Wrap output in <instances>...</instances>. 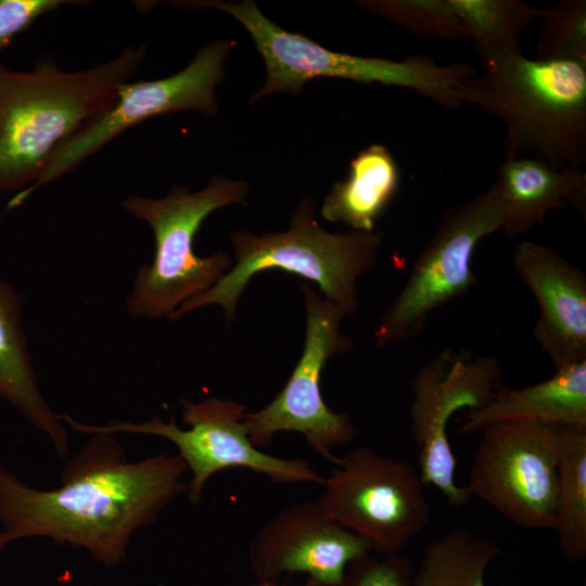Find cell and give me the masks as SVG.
<instances>
[{
  "instance_id": "2e32d148",
  "label": "cell",
  "mask_w": 586,
  "mask_h": 586,
  "mask_svg": "<svg viewBox=\"0 0 586 586\" xmlns=\"http://www.w3.org/2000/svg\"><path fill=\"white\" fill-rule=\"evenodd\" d=\"M500 422L586 428V359L556 369L534 385L500 386L487 404L467 411L459 432L471 434Z\"/></svg>"
},
{
  "instance_id": "4316f807",
  "label": "cell",
  "mask_w": 586,
  "mask_h": 586,
  "mask_svg": "<svg viewBox=\"0 0 586 586\" xmlns=\"http://www.w3.org/2000/svg\"><path fill=\"white\" fill-rule=\"evenodd\" d=\"M257 586H276V584L272 581H259Z\"/></svg>"
},
{
  "instance_id": "cb8c5ba5",
  "label": "cell",
  "mask_w": 586,
  "mask_h": 586,
  "mask_svg": "<svg viewBox=\"0 0 586 586\" xmlns=\"http://www.w3.org/2000/svg\"><path fill=\"white\" fill-rule=\"evenodd\" d=\"M542 18L537 59L586 63V1H560L544 11Z\"/></svg>"
},
{
  "instance_id": "7a4b0ae2",
  "label": "cell",
  "mask_w": 586,
  "mask_h": 586,
  "mask_svg": "<svg viewBox=\"0 0 586 586\" xmlns=\"http://www.w3.org/2000/svg\"><path fill=\"white\" fill-rule=\"evenodd\" d=\"M145 58L126 48L95 66L65 72L51 63L0 73V191L24 190L43 174L55 151L109 109Z\"/></svg>"
},
{
  "instance_id": "5bb4252c",
  "label": "cell",
  "mask_w": 586,
  "mask_h": 586,
  "mask_svg": "<svg viewBox=\"0 0 586 586\" xmlns=\"http://www.w3.org/2000/svg\"><path fill=\"white\" fill-rule=\"evenodd\" d=\"M371 551L367 539L331 519L316 499L288 506L264 523L247 557L259 581L303 573L316 586H337L347 565Z\"/></svg>"
},
{
  "instance_id": "e0dca14e",
  "label": "cell",
  "mask_w": 586,
  "mask_h": 586,
  "mask_svg": "<svg viewBox=\"0 0 586 586\" xmlns=\"http://www.w3.org/2000/svg\"><path fill=\"white\" fill-rule=\"evenodd\" d=\"M504 208L501 231L510 237L528 232L557 208L586 213V173L582 167L553 168L533 157L504 160L496 178Z\"/></svg>"
},
{
  "instance_id": "83f0119b",
  "label": "cell",
  "mask_w": 586,
  "mask_h": 586,
  "mask_svg": "<svg viewBox=\"0 0 586 586\" xmlns=\"http://www.w3.org/2000/svg\"><path fill=\"white\" fill-rule=\"evenodd\" d=\"M7 545L8 544L5 543V540L3 538V535H2V532L0 530V551H2Z\"/></svg>"
},
{
  "instance_id": "d6986e66",
  "label": "cell",
  "mask_w": 586,
  "mask_h": 586,
  "mask_svg": "<svg viewBox=\"0 0 586 586\" xmlns=\"http://www.w3.org/2000/svg\"><path fill=\"white\" fill-rule=\"evenodd\" d=\"M399 181L392 153L382 144H372L352 160L345 179L329 191L321 216L354 231L373 232L377 220L395 198Z\"/></svg>"
},
{
  "instance_id": "52a82bcc",
  "label": "cell",
  "mask_w": 586,
  "mask_h": 586,
  "mask_svg": "<svg viewBox=\"0 0 586 586\" xmlns=\"http://www.w3.org/2000/svg\"><path fill=\"white\" fill-rule=\"evenodd\" d=\"M181 429L171 418L168 421L152 417L143 422L116 421L87 424L67 413L59 419L72 430L85 434L130 433L163 437L173 443L191 473L187 497L199 504L206 483L219 471L243 468L268 476L279 484L317 483L324 477L304 458H281L269 455L251 442L244 425L246 407L235 400L211 397L201 402L181 399Z\"/></svg>"
},
{
  "instance_id": "9a60e30c",
  "label": "cell",
  "mask_w": 586,
  "mask_h": 586,
  "mask_svg": "<svg viewBox=\"0 0 586 586\" xmlns=\"http://www.w3.org/2000/svg\"><path fill=\"white\" fill-rule=\"evenodd\" d=\"M513 266L537 302L533 335L555 370L586 359V275L556 249L533 241L518 244Z\"/></svg>"
},
{
  "instance_id": "ffe728a7",
  "label": "cell",
  "mask_w": 586,
  "mask_h": 586,
  "mask_svg": "<svg viewBox=\"0 0 586 586\" xmlns=\"http://www.w3.org/2000/svg\"><path fill=\"white\" fill-rule=\"evenodd\" d=\"M483 67L522 52V37L544 10L519 0H450Z\"/></svg>"
},
{
  "instance_id": "8fae6325",
  "label": "cell",
  "mask_w": 586,
  "mask_h": 586,
  "mask_svg": "<svg viewBox=\"0 0 586 586\" xmlns=\"http://www.w3.org/2000/svg\"><path fill=\"white\" fill-rule=\"evenodd\" d=\"M561 429L535 422L484 428L464 486L470 496L520 526L553 530Z\"/></svg>"
},
{
  "instance_id": "ac0fdd59",
  "label": "cell",
  "mask_w": 586,
  "mask_h": 586,
  "mask_svg": "<svg viewBox=\"0 0 586 586\" xmlns=\"http://www.w3.org/2000/svg\"><path fill=\"white\" fill-rule=\"evenodd\" d=\"M0 398L43 433L61 458L68 453V433L46 402L33 366L22 323V300L0 279Z\"/></svg>"
},
{
  "instance_id": "277c9868",
  "label": "cell",
  "mask_w": 586,
  "mask_h": 586,
  "mask_svg": "<svg viewBox=\"0 0 586 586\" xmlns=\"http://www.w3.org/2000/svg\"><path fill=\"white\" fill-rule=\"evenodd\" d=\"M315 204L303 199L294 209L290 227L282 232L256 237L233 230L230 241L234 264L209 290L183 303L171 315L178 320L205 306L222 308L228 321L234 320L238 302L254 276L279 269L316 283L323 297L346 316L359 307L357 281L371 270L383 243V233L329 232L317 221Z\"/></svg>"
},
{
  "instance_id": "30bf717a",
  "label": "cell",
  "mask_w": 586,
  "mask_h": 586,
  "mask_svg": "<svg viewBox=\"0 0 586 586\" xmlns=\"http://www.w3.org/2000/svg\"><path fill=\"white\" fill-rule=\"evenodd\" d=\"M318 498L328 515L367 539L374 552L397 553L422 532L430 505L409 462L354 448L337 458Z\"/></svg>"
},
{
  "instance_id": "d4e9b609",
  "label": "cell",
  "mask_w": 586,
  "mask_h": 586,
  "mask_svg": "<svg viewBox=\"0 0 586 586\" xmlns=\"http://www.w3.org/2000/svg\"><path fill=\"white\" fill-rule=\"evenodd\" d=\"M411 560L400 552L371 551L353 560L337 586H413Z\"/></svg>"
},
{
  "instance_id": "ba28073f",
  "label": "cell",
  "mask_w": 586,
  "mask_h": 586,
  "mask_svg": "<svg viewBox=\"0 0 586 586\" xmlns=\"http://www.w3.org/2000/svg\"><path fill=\"white\" fill-rule=\"evenodd\" d=\"M504 218L496 179L472 200L443 213L404 286L380 318L377 346L418 336L434 311L476 285L474 251L484 238L501 229Z\"/></svg>"
},
{
  "instance_id": "5b68a950",
  "label": "cell",
  "mask_w": 586,
  "mask_h": 586,
  "mask_svg": "<svg viewBox=\"0 0 586 586\" xmlns=\"http://www.w3.org/2000/svg\"><path fill=\"white\" fill-rule=\"evenodd\" d=\"M247 183L222 177L191 192L176 186L167 195L151 199L131 195L123 207L145 221L155 238L154 258L142 266L126 301L133 317L156 319L169 317L183 303L214 286L231 268L226 252L201 257L193 251V240L204 219L214 211L242 202Z\"/></svg>"
},
{
  "instance_id": "4fadbf2b",
  "label": "cell",
  "mask_w": 586,
  "mask_h": 586,
  "mask_svg": "<svg viewBox=\"0 0 586 586\" xmlns=\"http://www.w3.org/2000/svg\"><path fill=\"white\" fill-rule=\"evenodd\" d=\"M502 385L496 357L451 348L425 362L412 380L410 431L418 447L417 471L422 484L436 487L453 507H462L472 497L455 481L456 457L447 424L457 411L487 404Z\"/></svg>"
},
{
  "instance_id": "44dd1931",
  "label": "cell",
  "mask_w": 586,
  "mask_h": 586,
  "mask_svg": "<svg viewBox=\"0 0 586 586\" xmlns=\"http://www.w3.org/2000/svg\"><path fill=\"white\" fill-rule=\"evenodd\" d=\"M499 553L487 537L467 528L450 530L425 547L413 586H486V570Z\"/></svg>"
},
{
  "instance_id": "6da1fadb",
  "label": "cell",
  "mask_w": 586,
  "mask_h": 586,
  "mask_svg": "<svg viewBox=\"0 0 586 586\" xmlns=\"http://www.w3.org/2000/svg\"><path fill=\"white\" fill-rule=\"evenodd\" d=\"M187 471L178 454L131 461L114 435L91 434L56 488L31 487L0 466V530L7 544L49 538L116 566L133 534L187 494Z\"/></svg>"
},
{
  "instance_id": "3957f363",
  "label": "cell",
  "mask_w": 586,
  "mask_h": 586,
  "mask_svg": "<svg viewBox=\"0 0 586 586\" xmlns=\"http://www.w3.org/2000/svg\"><path fill=\"white\" fill-rule=\"evenodd\" d=\"M483 68L456 94L505 125L504 160L528 153L553 168L585 165L586 63L521 53Z\"/></svg>"
},
{
  "instance_id": "603a6c76",
  "label": "cell",
  "mask_w": 586,
  "mask_h": 586,
  "mask_svg": "<svg viewBox=\"0 0 586 586\" xmlns=\"http://www.w3.org/2000/svg\"><path fill=\"white\" fill-rule=\"evenodd\" d=\"M411 34L444 40L468 39L450 0H381L357 2Z\"/></svg>"
},
{
  "instance_id": "f1b7e54d",
  "label": "cell",
  "mask_w": 586,
  "mask_h": 586,
  "mask_svg": "<svg viewBox=\"0 0 586 586\" xmlns=\"http://www.w3.org/2000/svg\"><path fill=\"white\" fill-rule=\"evenodd\" d=\"M3 67H4V65H3V64L1 63V61H0V73H1V71H2Z\"/></svg>"
},
{
  "instance_id": "484cf974",
  "label": "cell",
  "mask_w": 586,
  "mask_h": 586,
  "mask_svg": "<svg viewBox=\"0 0 586 586\" xmlns=\"http://www.w3.org/2000/svg\"><path fill=\"white\" fill-rule=\"evenodd\" d=\"M76 3L67 0H0V53L18 33L38 17L60 7Z\"/></svg>"
},
{
  "instance_id": "9c48e42d",
  "label": "cell",
  "mask_w": 586,
  "mask_h": 586,
  "mask_svg": "<svg viewBox=\"0 0 586 586\" xmlns=\"http://www.w3.org/2000/svg\"><path fill=\"white\" fill-rule=\"evenodd\" d=\"M306 308L303 353L283 388L265 407L244 415L249 437L256 447L268 446L280 432H297L309 447L335 463V446L351 443L357 429L346 412L331 409L323 400L321 373L328 360L348 353L354 342L341 331L345 317L330 301L321 297L309 282L301 285Z\"/></svg>"
},
{
  "instance_id": "8992f818",
  "label": "cell",
  "mask_w": 586,
  "mask_h": 586,
  "mask_svg": "<svg viewBox=\"0 0 586 586\" xmlns=\"http://www.w3.org/2000/svg\"><path fill=\"white\" fill-rule=\"evenodd\" d=\"M188 3L226 12L251 35L267 73L265 84L251 97V102L277 92L296 95L309 79L333 77L410 89L442 107L455 110L459 107L456 88L470 75L466 63L440 64L426 55L394 61L331 51L303 35L282 29L252 0Z\"/></svg>"
},
{
  "instance_id": "7c38bea8",
  "label": "cell",
  "mask_w": 586,
  "mask_h": 586,
  "mask_svg": "<svg viewBox=\"0 0 586 586\" xmlns=\"http://www.w3.org/2000/svg\"><path fill=\"white\" fill-rule=\"evenodd\" d=\"M233 44L226 39L213 41L169 77L123 84L114 103L65 141L41 177L20 191L8 208L21 205L36 190L69 173L122 132L148 118L181 111L214 115L218 107L216 89L226 76L225 64Z\"/></svg>"
},
{
  "instance_id": "7402d4cb",
  "label": "cell",
  "mask_w": 586,
  "mask_h": 586,
  "mask_svg": "<svg viewBox=\"0 0 586 586\" xmlns=\"http://www.w3.org/2000/svg\"><path fill=\"white\" fill-rule=\"evenodd\" d=\"M553 530L570 561L586 557V428L562 425Z\"/></svg>"
}]
</instances>
